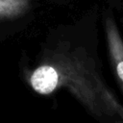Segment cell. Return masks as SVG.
I'll list each match as a JSON object with an SVG mask.
<instances>
[{
    "instance_id": "cell-1",
    "label": "cell",
    "mask_w": 123,
    "mask_h": 123,
    "mask_svg": "<svg viewBox=\"0 0 123 123\" xmlns=\"http://www.w3.org/2000/svg\"><path fill=\"white\" fill-rule=\"evenodd\" d=\"M27 81L41 95L67 88L94 117H110L123 122V106L83 47L61 42L54 49L47 50L40 63L27 76Z\"/></svg>"
},
{
    "instance_id": "cell-2",
    "label": "cell",
    "mask_w": 123,
    "mask_h": 123,
    "mask_svg": "<svg viewBox=\"0 0 123 123\" xmlns=\"http://www.w3.org/2000/svg\"><path fill=\"white\" fill-rule=\"evenodd\" d=\"M105 35L111 63L123 92V39L114 20L108 15L105 17Z\"/></svg>"
},
{
    "instance_id": "cell-3",
    "label": "cell",
    "mask_w": 123,
    "mask_h": 123,
    "mask_svg": "<svg viewBox=\"0 0 123 123\" xmlns=\"http://www.w3.org/2000/svg\"><path fill=\"white\" fill-rule=\"evenodd\" d=\"M33 0H0V23L24 15L32 7Z\"/></svg>"
}]
</instances>
